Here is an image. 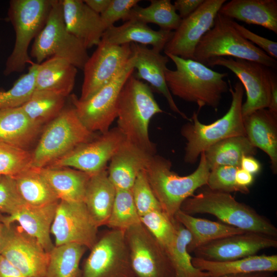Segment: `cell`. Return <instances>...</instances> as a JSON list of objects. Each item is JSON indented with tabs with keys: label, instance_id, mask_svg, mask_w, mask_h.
Instances as JSON below:
<instances>
[{
	"label": "cell",
	"instance_id": "1",
	"mask_svg": "<svg viewBox=\"0 0 277 277\" xmlns=\"http://www.w3.org/2000/svg\"><path fill=\"white\" fill-rule=\"evenodd\" d=\"M165 55L176 67L175 70L168 68L165 72L166 84L171 94L196 104L199 111L205 106L216 111L223 95L229 90L228 83L224 80L228 73L215 71L194 60Z\"/></svg>",
	"mask_w": 277,
	"mask_h": 277
},
{
	"label": "cell",
	"instance_id": "2",
	"mask_svg": "<svg viewBox=\"0 0 277 277\" xmlns=\"http://www.w3.org/2000/svg\"><path fill=\"white\" fill-rule=\"evenodd\" d=\"M162 112L149 86L131 74L120 92L117 105V127L125 139L155 154L149 125L153 116Z\"/></svg>",
	"mask_w": 277,
	"mask_h": 277
},
{
	"label": "cell",
	"instance_id": "3",
	"mask_svg": "<svg viewBox=\"0 0 277 277\" xmlns=\"http://www.w3.org/2000/svg\"><path fill=\"white\" fill-rule=\"evenodd\" d=\"M180 210L190 215L211 214L222 223L246 232L277 236V228L269 220L250 206L236 201L230 193L207 187L185 200Z\"/></svg>",
	"mask_w": 277,
	"mask_h": 277
},
{
	"label": "cell",
	"instance_id": "4",
	"mask_svg": "<svg viewBox=\"0 0 277 277\" xmlns=\"http://www.w3.org/2000/svg\"><path fill=\"white\" fill-rule=\"evenodd\" d=\"M231 103L228 111L210 124L201 123L198 112H194L190 120L181 130L186 141L184 160L186 163L195 164L201 154L215 143L227 137L246 135L242 107L244 89L240 82L233 87L228 80Z\"/></svg>",
	"mask_w": 277,
	"mask_h": 277
},
{
	"label": "cell",
	"instance_id": "5",
	"mask_svg": "<svg viewBox=\"0 0 277 277\" xmlns=\"http://www.w3.org/2000/svg\"><path fill=\"white\" fill-rule=\"evenodd\" d=\"M197 168L191 174L180 176L171 170L170 160L154 155L145 170L149 185L162 209L173 219L185 200L206 185L210 169L202 152Z\"/></svg>",
	"mask_w": 277,
	"mask_h": 277
},
{
	"label": "cell",
	"instance_id": "6",
	"mask_svg": "<svg viewBox=\"0 0 277 277\" xmlns=\"http://www.w3.org/2000/svg\"><path fill=\"white\" fill-rule=\"evenodd\" d=\"M78 118L72 105L45 125L32 153V167H47L80 145L95 138Z\"/></svg>",
	"mask_w": 277,
	"mask_h": 277
},
{
	"label": "cell",
	"instance_id": "7",
	"mask_svg": "<svg viewBox=\"0 0 277 277\" xmlns=\"http://www.w3.org/2000/svg\"><path fill=\"white\" fill-rule=\"evenodd\" d=\"M233 22V19L218 13L213 27L197 45L194 60L205 65L212 58L228 56L276 68V60L243 37Z\"/></svg>",
	"mask_w": 277,
	"mask_h": 277
},
{
	"label": "cell",
	"instance_id": "8",
	"mask_svg": "<svg viewBox=\"0 0 277 277\" xmlns=\"http://www.w3.org/2000/svg\"><path fill=\"white\" fill-rule=\"evenodd\" d=\"M52 0H11L8 15L15 33L13 50L8 57L4 73L7 76L24 70L32 62L28 54L31 41L47 22Z\"/></svg>",
	"mask_w": 277,
	"mask_h": 277
},
{
	"label": "cell",
	"instance_id": "9",
	"mask_svg": "<svg viewBox=\"0 0 277 277\" xmlns=\"http://www.w3.org/2000/svg\"><path fill=\"white\" fill-rule=\"evenodd\" d=\"M30 55L37 64L57 56L67 60L77 69H83L89 57L87 49L66 29L61 0H52L46 24L34 39Z\"/></svg>",
	"mask_w": 277,
	"mask_h": 277
},
{
	"label": "cell",
	"instance_id": "10",
	"mask_svg": "<svg viewBox=\"0 0 277 277\" xmlns=\"http://www.w3.org/2000/svg\"><path fill=\"white\" fill-rule=\"evenodd\" d=\"M134 57L107 84L89 98L81 101L74 94L70 96L71 104L83 125L91 132L105 133L117 116V105L120 92L127 78L134 71Z\"/></svg>",
	"mask_w": 277,
	"mask_h": 277
},
{
	"label": "cell",
	"instance_id": "11",
	"mask_svg": "<svg viewBox=\"0 0 277 277\" xmlns=\"http://www.w3.org/2000/svg\"><path fill=\"white\" fill-rule=\"evenodd\" d=\"M78 277H135L125 230L110 229L98 238Z\"/></svg>",
	"mask_w": 277,
	"mask_h": 277
},
{
	"label": "cell",
	"instance_id": "12",
	"mask_svg": "<svg viewBox=\"0 0 277 277\" xmlns=\"http://www.w3.org/2000/svg\"><path fill=\"white\" fill-rule=\"evenodd\" d=\"M125 237L135 277H175L167 251L144 224L126 229Z\"/></svg>",
	"mask_w": 277,
	"mask_h": 277
},
{
	"label": "cell",
	"instance_id": "13",
	"mask_svg": "<svg viewBox=\"0 0 277 277\" xmlns=\"http://www.w3.org/2000/svg\"><path fill=\"white\" fill-rule=\"evenodd\" d=\"M205 65L224 67L239 79L246 93V100L242 107L243 117L257 110L268 108L271 78L274 73L270 68L255 62L223 57L212 58Z\"/></svg>",
	"mask_w": 277,
	"mask_h": 277
},
{
	"label": "cell",
	"instance_id": "14",
	"mask_svg": "<svg viewBox=\"0 0 277 277\" xmlns=\"http://www.w3.org/2000/svg\"><path fill=\"white\" fill-rule=\"evenodd\" d=\"M132 55L130 44L116 45L101 40L83 68L79 100L89 98L110 82L125 67Z\"/></svg>",
	"mask_w": 277,
	"mask_h": 277
},
{
	"label": "cell",
	"instance_id": "15",
	"mask_svg": "<svg viewBox=\"0 0 277 277\" xmlns=\"http://www.w3.org/2000/svg\"><path fill=\"white\" fill-rule=\"evenodd\" d=\"M125 140L117 127L110 129L77 146L47 167H72L91 175L95 174L106 169L108 162Z\"/></svg>",
	"mask_w": 277,
	"mask_h": 277
},
{
	"label": "cell",
	"instance_id": "16",
	"mask_svg": "<svg viewBox=\"0 0 277 277\" xmlns=\"http://www.w3.org/2000/svg\"><path fill=\"white\" fill-rule=\"evenodd\" d=\"M98 228L84 202L59 201L51 228L55 246L75 243L90 250L98 239Z\"/></svg>",
	"mask_w": 277,
	"mask_h": 277
},
{
	"label": "cell",
	"instance_id": "17",
	"mask_svg": "<svg viewBox=\"0 0 277 277\" xmlns=\"http://www.w3.org/2000/svg\"><path fill=\"white\" fill-rule=\"evenodd\" d=\"M226 2V0H204L195 11L182 19L164 49L165 54L194 60L197 45L213 27L219 10Z\"/></svg>",
	"mask_w": 277,
	"mask_h": 277
},
{
	"label": "cell",
	"instance_id": "18",
	"mask_svg": "<svg viewBox=\"0 0 277 277\" xmlns=\"http://www.w3.org/2000/svg\"><path fill=\"white\" fill-rule=\"evenodd\" d=\"M1 254L28 277H44L49 252L15 223L7 227Z\"/></svg>",
	"mask_w": 277,
	"mask_h": 277
},
{
	"label": "cell",
	"instance_id": "19",
	"mask_svg": "<svg viewBox=\"0 0 277 277\" xmlns=\"http://www.w3.org/2000/svg\"><path fill=\"white\" fill-rule=\"evenodd\" d=\"M277 247L276 238L245 232L203 245L193 253L195 257L214 261H227L255 255L260 251Z\"/></svg>",
	"mask_w": 277,
	"mask_h": 277
},
{
	"label": "cell",
	"instance_id": "20",
	"mask_svg": "<svg viewBox=\"0 0 277 277\" xmlns=\"http://www.w3.org/2000/svg\"><path fill=\"white\" fill-rule=\"evenodd\" d=\"M130 46L134 57V69L137 70L134 76L141 81L147 82L156 92L165 98L172 111L189 121L190 118L177 107L166 84L165 72L168 69L169 57L145 45L131 43Z\"/></svg>",
	"mask_w": 277,
	"mask_h": 277
},
{
	"label": "cell",
	"instance_id": "21",
	"mask_svg": "<svg viewBox=\"0 0 277 277\" xmlns=\"http://www.w3.org/2000/svg\"><path fill=\"white\" fill-rule=\"evenodd\" d=\"M63 15L68 31L86 49L97 46L106 30L101 15L81 0H61Z\"/></svg>",
	"mask_w": 277,
	"mask_h": 277
},
{
	"label": "cell",
	"instance_id": "22",
	"mask_svg": "<svg viewBox=\"0 0 277 277\" xmlns=\"http://www.w3.org/2000/svg\"><path fill=\"white\" fill-rule=\"evenodd\" d=\"M155 154L125 140L110 161L108 177L116 190H131Z\"/></svg>",
	"mask_w": 277,
	"mask_h": 277
},
{
	"label": "cell",
	"instance_id": "23",
	"mask_svg": "<svg viewBox=\"0 0 277 277\" xmlns=\"http://www.w3.org/2000/svg\"><path fill=\"white\" fill-rule=\"evenodd\" d=\"M58 202L41 206L24 204L14 213L10 215H3V222L7 226L18 223L26 233L36 239L49 252L54 246L50 236L51 228Z\"/></svg>",
	"mask_w": 277,
	"mask_h": 277
},
{
	"label": "cell",
	"instance_id": "24",
	"mask_svg": "<svg viewBox=\"0 0 277 277\" xmlns=\"http://www.w3.org/2000/svg\"><path fill=\"white\" fill-rule=\"evenodd\" d=\"M245 135L257 149L266 153L270 168L277 173V114L267 108L257 110L243 117Z\"/></svg>",
	"mask_w": 277,
	"mask_h": 277
},
{
	"label": "cell",
	"instance_id": "25",
	"mask_svg": "<svg viewBox=\"0 0 277 277\" xmlns=\"http://www.w3.org/2000/svg\"><path fill=\"white\" fill-rule=\"evenodd\" d=\"M173 34L172 31L163 29L154 30L146 24L130 19L125 21L122 25H113L108 28L104 33L101 40L116 45L131 43L151 45L152 48L161 52Z\"/></svg>",
	"mask_w": 277,
	"mask_h": 277
},
{
	"label": "cell",
	"instance_id": "26",
	"mask_svg": "<svg viewBox=\"0 0 277 277\" xmlns=\"http://www.w3.org/2000/svg\"><path fill=\"white\" fill-rule=\"evenodd\" d=\"M193 265L207 272L210 277L256 272H272L277 271V255H253L227 261L206 260L192 257Z\"/></svg>",
	"mask_w": 277,
	"mask_h": 277
},
{
	"label": "cell",
	"instance_id": "27",
	"mask_svg": "<svg viewBox=\"0 0 277 277\" xmlns=\"http://www.w3.org/2000/svg\"><path fill=\"white\" fill-rule=\"evenodd\" d=\"M219 13L277 33L276 0H231L225 3Z\"/></svg>",
	"mask_w": 277,
	"mask_h": 277
},
{
	"label": "cell",
	"instance_id": "28",
	"mask_svg": "<svg viewBox=\"0 0 277 277\" xmlns=\"http://www.w3.org/2000/svg\"><path fill=\"white\" fill-rule=\"evenodd\" d=\"M43 128L33 123L21 107L0 109V142L28 150Z\"/></svg>",
	"mask_w": 277,
	"mask_h": 277
},
{
	"label": "cell",
	"instance_id": "29",
	"mask_svg": "<svg viewBox=\"0 0 277 277\" xmlns=\"http://www.w3.org/2000/svg\"><path fill=\"white\" fill-rule=\"evenodd\" d=\"M77 71L74 65L63 58H48L38 64L35 90L49 91L67 97L73 89Z\"/></svg>",
	"mask_w": 277,
	"mask_h": 277
},
{
	"label": "cell",
	"instance_id": "30",
	"mask_svg": "<svg viewBox=\"0 0 277 277\" xmlns=\"http://www.w3.org/2000/svg\"><path fill=\"white\" fill-rule=\"evenodd\" d=\"M37 169L47 181L59 200L84 202L91 175L66 167H46Z\"/></svg>",
	"mask_w": 277,
	"mask_h": 277
},
{
	"label": "cell",
	"instance_id": "31",
	"mask_svg": "<svg viewBox=\"0 0 277 277\" xmlns=\"http://www.w3.org/2000/svg\"><path fill=\"white\" fill-rule=\"evenodd\" d=\"M116 191L106 169L91 176L86 187L84 203L98 228L107 223Z\"/></svg>",
	"mask_w": 277,
	"mask_h": 277
},
{
	"label": "cell",
	"instance_id": "32",
	"mask_svg": "<svg viewBox=\"0 0 277 277\" xmlns=\"http://www.w3.org/2000/svg\"><path fill=\"white\" fill-rule=\"evenodd\" d=\"M174 217L190 233L191 239L187 247L189 253L212 241L246 232L223 223L194 217L181 210Z\"/></svg>",
	"mask_w": 277,
	"mask_h": 277
},
{
	"label": "cell",
	"instance_id": "33",
	"mask_svg": "<svg viewBox=\"0 0 277 277\" xmlns=\"http://www.w3.org/2000/svg\"><path fill=\"white\" fill-rule=\"evenodd\" d=\"M203 152L210 170L220 166L240 168L242 157L255 155L257 148L246 135H237L221 140Z\"/></svg>",
	"mask_w": 277,
	"mask_h": 277
},
{
	"label": "cell",
	"instance_id": "34",
	"mask_svg": "<svg viewBox=\"0 0 277 277\" xmlns=\"http://www.w3.org/2000/svg\"><path fill=\"white\" fill-rule=\"evenodd\" d=\"M13 177L19 196L25 204L41 206L60 201L36 168L31 167Z\"/></svg>",
	"mask_w": 277,
	"mask_h": 277
},
{
	"label": "cell",
	"instance_id": "35",
	"mask_svg": "<svg viewBox=\"0 0 277 277\" xmlns=\"http://www.w3.org/2000/svg\"><path fill=\"white\" fill-rule=\"evenodd\" d=\"M66 98L49 91L35 90L21 107L33 123L43 127L64 109Z\"/></svg>",
	"mask_w": 277,
	"mask_h": 277
},
{
	"label": "cell",
	"instance_id": "36",
	"mask_svg": "<svg viewBox=\"0 0 277 277\" xmlns=\"http://www.w3.org/2000/svg\"><path fill=\"white\" fill-rule=\"evenodd\" d=\"M86 249L75 243L54 245L49 252V262L44 277H78L80 262Z\"/></svg>",
	"mask_w": 277,
	"mask_h": 277
},
{
	"label": "cell",
	"instance_id": "37",
	"mask_svg": "<svg viewBox=\"0 0 277 277\" xmlns=\"http://www.w3.org/2000/svg\"><path fill=\"white\" fill-rule=\"evenodd\" d=\"M130 19L154 24L161 29L169 31L175 30L182 21L170 0H151L150 4L144 8L136 5L124 21Z\"/></svg>",
	"mask_w": 277,
	"mask_h": 277
},
{
	"label": "cell",
	"instance_id": "38",
	"mask_svg": "<svg viewBox=\"0 0 277 277\" xmlns=\"http://www.w3.org/2000/svg\"><path fill=\"white\" fill-rule=\"evenodd\" d=\"M176 238L173 247L167 253L172 263L175 277H210L206 272L195 268L192 257L187 250L191 236L189 231L174 218Z\"/></svg>",
	"mask_w": 277,
	"mask_h": 277
},
{
	"label": "cell",
	"instance_id": "39",
	"mask_svg": "<svg viewBox=\"0 0 277 277\" xmlns=\"http://www.w3.org/2000/svg\"><path fill=\"white\" fill-rule=\"evenodd\" d=\"M141 223L131 190H116L112 211L106 226L110 229L125 230Z\"/></svg>",
	"mask_w": 277,
	"mask_h": 277
},
{
	"label": "cell",
	"instance_id": "40",
	"mask_svg": "<svg viewBox=\"0 0 277 277\" xmlns=\"http://www.w3.org/2000/svg\"><path fill=\"white\" fill-rule=\"evenodd\" d=\"M27 73L22 75L13 86L0 92V109L22 106L35 91V80L37 63L31 62Z\"/></svg>",
	"mask_w": 277,
	"mask_h": 277
},
{
	"label": "cell",
	"instance_id": "41",
	"mask_svg": "<svg viewBox=\"0 0 277 277\" xmlns=\"http://www.w3.org/2000/svg\"><path fill=\"white\" fill-rule=\"evenodd\" d=\"M141 221L167 252L171 249L176 238L174 217L171 219L163 210H156L141 217Z\"/></svg>",
	"mask_w": 277,
	"mask_h": 277
},
{
	"label": "cell",
	"instance_id": "42",
	"mask_svg": "<svg viewBox=\"0 0 277 277\" xmlns=\"http://www.w3.org/2000/svg\"><path fill=\"white\" fill-rule=\"evenodd\" d=\"M32 167V153L0 142V175L13 176Z\"/></svg>",
	"mask_w": 277,
	"mask_h": 277
},
{
	"label": "cell",
	"instance_id": "43",
	"mask_svg": "<svg viewBox=\"0 0 277 277\" xmlns=\"http://www.w3.org/2000/svg\"><path fill=\"white\" fill-rule=\"evenodd\" d=\"M133 201L140 217L162 210L147 179L145 170L137 175L131 189Z\"/></svg>",
	"mask_w": 277,
	"mask_h": 277
},
{
	"label": "cell",
	"instance_id": "44",
	"mask_svg": "<svg viewBox=\"0 0 277 277\" xmlns=\"http://www.w3.org/2000/svg\"><path fill=\"white\" fill-rule=\"evenodd\" d=\"M238 168L230 166H220L211 169L206 184L207 187L212 190L227 193H249V189L241 188L236 183L235 173Z\"/></svg>",
	"mask_w": 277,
	"mask_h": 277
},
{
	"label": "cell",
	"instance_id": "45",
	"mask_svg": "<svg viewBox=\"0 0 277 277\" xmlns=\"http://www.w3.org/2000/svg\"><path fill=\"white\" fill-rule=\"evenodd\" d=\"M24 204L13 176L0 175V213L11 215Z\"/></svg>",
	"mask_w": 277,
	"mask_h": 277
},
{
	"label": "cell",
	"instance_id": "46",
	"mask_svg": "<svg viewBox=\"0 0 277 277\" xmlns=\"http://www.w3.org/2000/svg\"><path fill=\"white\" fill-rule=\"evenodd\" d=\"M138 0H111L101 17L106 29L120 19L125 20L131 9L137 5Z\"/></svg>",
	"mask_w": 277,
	"mask_h": 277
},
{
	"label": "cell",
	"instance_id": "47",
	"mask_svg": "<svg viewBox=\"0 0 277 277\" xmlns=\"http://www.w3.org/2000/svg\"><path fill=\"white\" fill-rule=\"evenodd\" d=\"M233 26L243 37L258 48L262 50L268 55L276 60L277 43L258 35L233 21Z\"/></svg>",
	"mask_w": 277,
	"mask_h": 277
},
{
	"label": "cell",
	"instance_id": "48",
	"mask_svg": "<svg viewBox=\"0 0 277 277\" xmlns=\"http://www.w3.org/2000/svg\"><path fill=\"white\" fill-rule=\"evenodd\" d=\"M204 0H176L173 6L179 11L181 18L184 19L195 11L204 2Z\"/></svg>",
	"mask_w": 277,
	"mask_h": 277
},
{
	"label": "cell",
	"instance_id": "49",
	"mask_svg": "<svg viewBox=\"0 0 277 277\" xmlns=\"http://www.w3.org/2000/svg\"><path fill=\"white\" fill-rule=\"evenodd\" d=\"M0 277H28L0 254Z\"/></svg>",
	"mask_w": 277,
	"mask_h": 277
},
{
	"label": "cell",
	"instance_id": "50",
	"mask_svg": "<svg viewBox=\"0 0 277 277\" xmlns=\"http://www.w3.org/2000/svg\"><path fill=\"white\" fill-rule=\"evenodd\" d=\"M240 168L253 174L260 172L261 163L253 156H244L241 161Z\"/></svg>",
	"mask_w": 277,
	"mask_h": 277
},
{
	"label": "cell",
	"instance_id": "51",
	"mask_svg": "<svg viewBox=\"0 0 277 277\" xmlns=\"http://www.w3.org/2000/svg\"><path fill=\"white\" fill-rule=\"evenodd\" d=\"M254 181L253 174L244 170L241 168H238L235 173V181L237 185L241 188L248 189Z\"/></svg>",
	"mask_w": 277,
	"mask_h": 277
},
{
	"label": "cell",
	"instance_id": "52",
	"mask_svg": "<svg viewBox=\"0 0 277 277\" xmlns=\"http://www.w3.org/2000/svg\"><path fill=\"white\" fill-rule=\"evenodd\" d=\"M267 109L277 114V79L275 73L271 78L270 103Z\"/></svg>",
	"mask_w": 277,
	"mask_h": 277
},
{
	"label": "cell",
	"instance_id": "53",
	"mask_svg": "<svg viewBox=\"0 0 277 277\" xmlns=\"http://www.w3.org/2000/svg\"><path fill=\"white\" fill-rule=\"evenodd\" d=\"M111 0H85L84 3L93 11L101 14L109 6Z\"/></svg>",
	"mask_w": 277,
	"mask_h": 277
},
{
	"label": "cell",
	"instance_id": "54",
	"mask_svg": "<svg viewBox=\"0 0 277 277\" xmlns=\"http://www.w3.org/2000/svg\"><path fill=\"white\" fill-rule=\"evenodd\" d=\"M221 277H276L272 272H256L246 274L226 275Z\"/></svg>",
	"mask_w": 277,
	"mask_h": 277
},
{
	"label": "cell",
	"instance_id": "55",
	"mask_svg": "<svg viewBox=\"0 0 277 277\" xmlns=\"http://www.w3.org/2000/svg\"><path fill=\"white\" fill-rule=\"evenodd\" d=\"M3 214L0 213V254L7 230V227L3 220Z\"/></svg>",
	"mask_w": 277,
	"mask_h": 277
},
{
	"label": "cell",
	"instance_id": "56",
	"mask_svg": "<svg viewBox=\"0 0 277 277\" xmlns=\"http://www.w3.org/2000/svg\"><path fill=\"white\" fill-rule=\"evenodd\" d=\"M4 19H3L2 18H0V20H3Z\"/></svg>",
	"mask_w": 277,
	"mask_h": 277
}]
</instances>
